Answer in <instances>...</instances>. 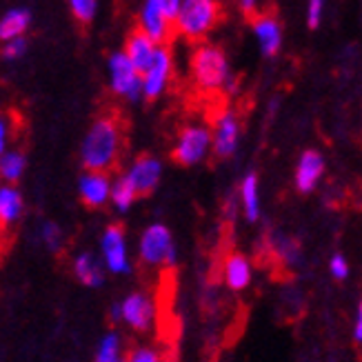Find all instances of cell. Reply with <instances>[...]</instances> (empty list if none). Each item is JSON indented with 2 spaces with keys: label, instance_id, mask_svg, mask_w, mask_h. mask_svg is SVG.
<instances>
[{
  "label": "cell",
  "instance_id": "obj_12",
  "mask_svg": "<svg viewBox=\"0 0 362 362\" xmlns=\"http://www.w3.org/2000/svg\"><path fill=\"white\" fill-rule=\"evenodd\" d=\"M124 178L134 185L138 196H149L158 189L163 180V163L151 153H143L132 160V165L124 171Z\"/></svg>",
  "mask_w": 362,
  "mask_h": 362
},
{
  "label": "cell",
  "instance_id": "obj_34",
  "mask_svg": "<svg viewBox=\"0 0 362 362\" xmlns=\"http://www.w3.org/2000/svg\"><path fill=\"white\" fill-rule=\"evenodd\" d=\"M160 3H163V7L167 9V13L171 16V18H176V13H178L180 5H182V0H160Z\"/></svg>",
  "mask_w": 362,
  "mask_h": 362
},
{
  "label": "cell",
  "instance_id": "obj_16",
  "mask_svg": "<svg viewBox=\"0 0 362 362\" xmlns=\"http://www.w3.org/2000/svg\"><path fill=\"white\" fill-rule=\"evenodd\" d=\"M71 272L76 280L87 289H98L105 285V264L98 256H93L91 251H83L78 254L71 262Z\"/></svg>",
  "mask_w": 362,
  "mask_h": 362
},
{
  "label": "cell",
  "instance_id": "obj_19",
  "mask_svg": "<svg viewBox=\"0 0 362 362\" xmlns=\"http://www.w3.org/2000/svg\"><path fill=\"white\" fill-rule=\"evenodd\" d=\"M223 278L231 291H245L254 280V267L245 254H231L225 260Z\"/></svg>",
  "mask_w": 362,
  "mask_h": 362
},
{
  "label": "cell",
  "instance_id": "obj_13",
  "mask_svg": "<svg viewBox=\"0 0 362 362\" xmlns=\"http://www.w3.org/2000/svg\"><path fill=\"white\" fill-rule=\"evenodd\" d=\"M112 187L114 180L105 171H85L78 178V196L87 209H103L112 202Z\"/></svg>",
  "mask_w": 362,
  "mask_h": 362
},
{
  "label": "cell",
  "instance_id": "obj_23",
  "mask_svg": "<svg viewBox=\"0 0 362 362\" xmlns=\"http://www.w3.org/2000/svg\"><path fill=\"white\" fill-rule=\"evenodd\" d=\"M138 192L134 189V185L124 178V174H120L118 178H114V187H112V207L118 211V214H127L132 211V207L138 200Z\"/></svg>",
  "mask_w": 362,
  "mask_h": 362
},
{
  "label": "cell",
  "instance_id": "obj_15",
  "mask_svg": "<svg viewBox=\"0 0 362 362\" xmlns=\"http://www.w3.org/2000/svg\"><path fill=\"white\" fill-rule=\"evenodd\" d=\"M251 31H254V38L260 47V54L264 58H274L282 49V25L274 13H256L254 21H251Z\"/></svg>",
  "mask_w": 362,
  "mask_h": 362
},
{
  "label": "cell",
  "instance_id": "obj_31",
  "mask_svg": "<svg viewBox=\"0 0 362 362\" xmlns=\"http://www.w3.org/2000/svg\"><path fill=\"white\" fill-rule=\"evenodd\" d=\"M9 138H11V122L7 116L0 114V156L9 149Z\"/></svg>",
  "mask_w": 362,
  "mask_h": 362
},
{
  "label": "cell",
  "instance_id": "obj_30",
  "mask_svg": "<svg viewBox=\"0 0 362 362\" xmlns=\"http://www.w3.org/2000/svg\"><path fill=\"white\" fill-rule=\"evenodd\" d=\"M329 274H332L336 280H344L349 276V262L344 260V256L336 254L332 260H329Z\"/></svg>",
  "mask_w": 362,
  "mask_h": 362
},
{
  "label": "cell",
  "instance_id": "obj_17",
  "mask_svg": "<svg viewBox=\"0 0 362 362\" xmlns=\"http://www.w3.org/2000/svg\"><path fill=\"white\" fill-rule=\"evenodd\" d=\"M158 42H153L147 34H143L140 29L132 31V34L127 36V42H124V54H127V58L136 65V69L143 74L151 62L156 58V54H158Z\"/></svg>",
  "mask_w": 362,
  "mask_h": 362
},
{
  "label": "cell",
  "instance_id": "obj_35",
  "mask_svg": "<svg viewBox=\"0 0 362 362\" xmlns=\"http://www.w3.org/2000/svg\"><path fill=\"white\" fill-rule=\"evenodd\" d=\"M3 185H5V182H3V178H0V187H3Z\"/></svg>",
  "mask_w": 362,
  "mask_h": 362
},
{
  "label": "cell",
  "instance_id": "obj_2",
  "mask_svg": "<svg viewBox=\"0 0 362 362\" xmlns=\"http://www.w3.org/2000/svg\"><path fill=\"white\" fill-rule=\"evenodd\" d=\"M192 78L200 91H231L235 78L223 47L200 42L192 54Z\"/></svg>",
  "mask_w": 362,
  "mask_h": 362
},
{
  "label": "cell",
  "instance_id": "obj_33",
  "mask_svg": "<svg viewBox=\"0 0 362 362\" xmlns=\"http://www.w3.org/2000/svg\"><path fill=\"white\" fill-rule=\"evenodd\" d=\"M258 3H260V0H238L243 13H247V16H256L258 13Z\"/></svg>",
  "mask_w": 362,
  "mask_h": 362
},
{
  "label": "cell",
  "instance_id": "obj_8",
  "mask_svg": "<svg viewBox=\"0 0 362 362\" xmlns=\"http://www.w3.org/2000/svg\"><path fill=\"white\" fill-rule=\"evenodd\" d=\"M120 305V322L127 325L132 332L145 334L156 320V303L145 291H132L118 303Z\"/></svg>",
  "mask_w": 362,
  "mask_h": 362
},
{
  "label": "cell",
  "instance_id": "obj_10",
  "mask_svg": "<svg viewBox=\"0 0 362 362\" xmlns=\"http://www.w3.org/2000/svg\"><path fill=\"white\" fill-rule=\"evenodd\" d=\"M243 136V124L240 118L231 109H225L223 114H218L211 127V138H214V153L218 158H231L238 151Z\"/></svg>",
  "mask_w": 362,
  "mask_h": 362
},
{
  "label": "cell",
  "instance_id": "obj_6",
  "mask_svg": "<svg viewBox=\"0 0 362 362\" xmlns=\"http://www.w3.org/2000/svg\"><path fill=\"white\" fill-rule=\"evenodd\" d=\"M107 81L118 98L138 103L143 98V74L136 69L134 62L122 49L109 54L107 58Z\"/></svg>",
  "mask_w": 362,
  "mask_h": 362
},
{
  "label": "cell",
  "instance_id": "obj_14",
  "mask_svg": "<svg viewBox=\"0 0 362 362\" xmlns=\"http://www.w3.org/2000/svg\"><path fill=\"white\" fill-rule=\"evenodd\" d=\"M325 156L318 149H305L300 153V158L296 163L293 171V185L298 194H311L316 192V187L320 185L325 176Z\"/></svg>",
  "mask_w": 362,
  "mask_h": 362
},
{
  "label": "cell",
  "instance_id": "obj_32",
  "mask_svg": "<svg viewBox=\"0 0 362 362\" xmlns=\"http://www.w3.org/2000/svg\"><path fill=\"white\" fill-rule=\"evenodd\" d=\"M354 338L358 344H362V300L358 305V311H356V322H354Z\"/></svg>",
  "mask_w": 362,
  "mask_h": 362
},
{
  "label": "cell",
  "instance_id": "obj_29",
  "mask_svg": "<svg viewBox=\"0 0 362 362\" xmlns=\"http://www.w3.org/2000/svg\"><path fill=\"white\" fill-rule=\"evenodd\" d=\"M327 0H307V25L309 29H318L325 16Z\"/></svg>",
  "mask_w": 362,
  "mask_h": 362
},
{
  "label": "cell",
  "instance_id": "obj_1",
  "mask_svg": "<svg viewBox=\"0 0 362 362\" xmlns=\"http://www.w3.org/2000/svg\"><path fill=\"white\" fill-rule=\"evenodd\" d=\"M122 149V129L114 116L96 118L81 143V163L85 171H105L116 167Z\"/></svg>",
  "mask_w": 362,
  "mask_h": 362
},
{
  "label": "cell",
  "instance_id": "obj_26",
  "mask_svg": "<svg viewBox=\"0 0 362 362\" xmlns=\"http://www.w3.org/2000/svg\"><path fill=\"white\" fill-rule=\"evenodd\" d=\"M69 11L78 23H91L98 13V0H67Z\"/></svg>",
  "mask_w": 362,
  "mask_h": 362
},
{
  "label": "cell",
  "instance_id": "obj_25",
  "mask_svg": "<svg viewBox=\"0 0 362 362\" xmlns=\"http://www.w3.org/2000/svg\"><path fill=\"white\" fill-rule=\"evenodd\" d=\"M38 238L45 245V249L52 251V254H58V251L62 249V245H65V233H62L60 225L54 223V220H45V223L40 225Z\"/></svg>",
  "mask_w": 362,
  "mask_h": 362
},
{
  "label": "cell",
  "instance_id": "obj_24",
  "mask_svg": "<svg viewBox=\"0 0 362 362\" xmlns=\"http://www.w3.org/2000/svg\"><path fill=\"white\" fill-rule=\"evenodd\" d=\"M124 356L127 354L122 351V338L112 329L100 338L96 354H93V362H124Z\"/></svg>",
  "mask_w": 362,
  "mask_h": 362
},
{
  "label": "cell",
  "instance_id": "obj_21",
  "mask_svg": "<svg viewBox=\"0 0 362 362\" xmlns=\"http://www.w3.org/2000/svg\"><path fill=\"white\" fill-rule=\"evenodd\" d=\"M240 207L247 223H256L260 218V182L256 174H247L240 180Z\"/></svg>",
  "mask_w": 362,
  "mask_h": 362
},
{
  "label": "cell",
  "instance_id": "obj_5",
  "mask_svg": "<svg viewBox=\"0 0 362 362\" xmlns=\"http://www.w3.org/2000/svg\"><path fill=\"white\" fill-rule=\"evenodd\" d=\"M174 160L180 167H196L214 153V138L211 129L204 124H185L178 132L174 143Z\"/></svg>",
  "mask_w": 362,
  "mask_h": 362
},
{
  "label": "cell",
  "instance_id": "obj_22",
  "mask_svg": "<svg viewBox=\"0 0 362 362\" xmlns=\"http://www.w3.org/2000/svg\"><path fill=\"white\" fill-rule=\"evenodd\" d=\"M27 171V156L21 149H7L0 156V178L5 185H18Z\"/></svg>",
  "mask_w": 362,
  "mask_h": 362
},
{
  "label": "cell",
  "instance_id": "obj_9",
  "mask_svg": "<svg viewBox=\"0 0 362 362\" xmlns=\"http://www.w3.org/2000/svg\"><path fill=\"white\" fill-rule=\"evenodd\" d=\"M171 76H174V56L167 45H160L153 62L143 71V98L158 100L167 91Z\"/></svg>",
  "mask_w": 362,
  "mask_h": 362
},
{
  "label": "cell",
  "instance_id": "obj_4",
  "mask_svg": "<svg viewBox=\"0 0 362 362\" xmlns=\"http://www.w3.org/2000/svg\"><path fill=\"white\" fill-rule=\"evenodd\" d=\"M138 258L151 269H167L174 267L178 258V249L171 229L163 223H151L143 229L138 238Z\"/></svg>",
  "mask_w": 362,
  "mask_h": 362
},
{
  "label": "cell",
  "instance_id": "obj_20",
  "mask_svg": "<svg viewBox=\"0 0 362 362\" xmlns=\"http://www.w3.org/2000/svg\"><path fill=\"white\" fill-rule=\"evenodd\" d=\"M31 25V11L27 7H11L0 16V42L23 38Z\"/></svg>",
  "mask_w": 362,
  "mask_h": 362
},
{
  "label": "cell",
  "instance_id": "obj_11",
  "mask_svg": "<svg viewBox=\"0 0 362 362\" xmlns=\"http://www.w3.org/2000/svg\"><path fill=\"white\" fill-rule=\"evenodd\" d=\"M138 29L147 34L153 42L165 45L174 31V18L167 13L160 0H143L138 11Z\"/></svg>",
  "mask_w": 362,
  "mask_h": 362
},
{
  "label": "cell",
  "instance_id": "obj_7",
  "mask_svg": "<svg viewBox=\"0 0 362 362\" xmlns=\"http://www.w3.org/2000/svg\"><path fill=\"white\" fill-rule=\"evenodd\" d=\"M100 260L107 274L127 276L132 272L127 233H124L120 225H107L105 231L100 233Z\"/></svg>",
  "mask_w": 362,
  "mask_h": 362
},
{
  "label": "cell",
  "instance_id": "obj_28",
  "mask_svg": "<svg viewBox=\"0 0 362 362\" xmlns=\"http://www.w3.org/2000/svg\"><path fill=\"white\" fill-rule=\"evenodd\" d=\"M27 38H13L9 42H3V52H0V56H3L5 60L13 62V60H21L25 54H27Z\"/></svg>",
  "mask_w": 362,
  "mask_h": 362
},
{
  "label": "cell",
  "instance_id": "obj_3",
  "mask_svg": "<svg viewBox=\"0 0 362 362\" xmlns=\"http://www.w3.org/2000/svg\"><path fill=\"white\" fill-rule=\"evenodd\" d=\"M220 21L218 0H182L174 18V27L189 40H202L216 29Z\"/></svg>",
  "mask_w": 362,
  "mask_h": 362
},
{
  "label": "cell",
  "instance_id": "obj_18",
  "mask_svg": "<svg viewBox=\"0 0 362 362\" xmlns=\"http://www.w3.org/2000/svg\"><path fill=\"white\" fill-rule=\"evenodd\" d=\"M25 214V198L23 192L16 185L0 187V227L9 229L21 223Z\"/></svg>",
  "mask_w": 362,
  "mask_h": 362
},
{
  "label": "cell",
  "instance_id": "obj_27",
  "mask_svg": "<svg viewBox=\"0 0 362 362\" xmlns=\"http://www.w3.org/2000/svg\"><path fill=\"white\" fill-rule=\"evenodd\" d=\"M124 362H165V360L158 349L140 344V347H134L127 356H124Z\"/></svg>",
  "mask_w": 362,
  "mask_h": 362
}]
</instances>
